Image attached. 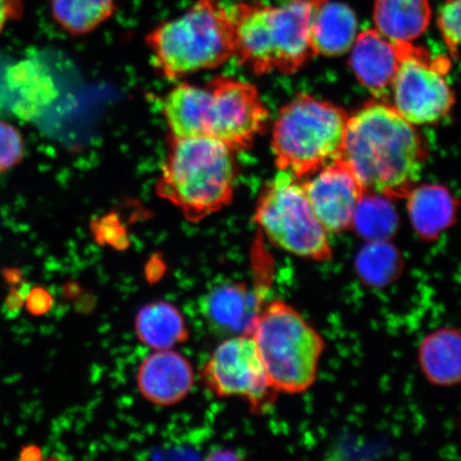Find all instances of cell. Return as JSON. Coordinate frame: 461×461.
I'll list each match as a JSON object with an SVG mask.
<instances>
[{
    "instance_id": "cell-7",
    "label": "cell",
    "mask_w": 461,
    "mask_h": 461,
    "mask_svg": "<svg viewBox=\"0 0 461 461\" xmlns=\"http://www.w3.org/2000/svg\"><path fill=\"white\" fill-rule=\"evenodd\" d=\"M255 219L274 245L293 256L314 262L333 257L330 233L311 209L303 184L290 172L280 171L264 189Z\"/></svg>"
},
{
    "instance_id": "cell-15",
    "label": "cell",
    "mask_w": 461,
    "mask_h": 461,
    "mask_svg": "<svg viewBox=\"0 0 461 461\" xmlns=\"http://www.w3.org/2000/svg\"><path fill=\"white\" fill-rule=\"evenodd\" d=\"M350 50V67L357 78L376 100L389 103L392 84L399 68L395 43L376 29H367L358 33Z\"/></svg>"
},
{
    "instance_id": "cell-28",
    "label": "cell",
    "mask_w": 461,
    "mask_h": 461,
    "mask_svg": "<svg viewBox=\"0 0 461 461\" xmlns=\"http://www.w3.org/2000/svg\"><path fill=\"white\" fill-rule=\"evenodd\" d=\"M24 14L23 0H0V34L10 23L20 20Z\"/></svg>"
},
{
    "instance_id": "cell-4",
    "label": "cell",
    "mask_w": 461,
    "mask_h": 461,
    "mask_svg": "<svg viewBox=\"0 0 461 461\" xmlns=\"http://www.w3.org/2000/svg\"><path fill=\"white\" fill-rule=\"evenodd\" d=\"M146 44L155 71L170 82L214 70L234 57L232 16L218 0H195L182 14L154 27Z\"/></svg>"
},
{
    "instance_id": "cell-9",
    "label": "cell",
    "mask_w": 461,
    "mask_h": 461,
    "mask_svg": "<svg viewBox=\"0 0 461 461\" xmlns=\"http://www.w3.org/2000/svg\"><path fill=\"white\" fill-rule=\"evenodd\" d=\"M201 378L215 396L239 397L256 413L267 411L278 395L269 384L250 334L227 338L218 345L202 368Z\"/></svg>"
},
{
    "instance_id": "cell-27",
    "label": "cell",
    "mask_w": 461,
    "mask_h": 461,
    "mask_svg": "<svg viewBox=\"0 0 461 461\" xmlns=\"http://www.w3.org/2000/svg\"><path fill=\"white\" fill-rule=\"evenodd\" d=\"M95 240L102 245H112L118 249H124L129 245L128 234L115 215L101 218L94 223Z\"/></svg>"
},
{
    "instance_id": "cell-8",
    "label": "cell",
    "mask_w": 461,
    "mask_h": 461,
    "mask_svg": "<svg viewBox=\"0 0 461 461\" xmlns=\"http://www.w3.org/2000/svg\"><path fill=\"white\" fill-rule=\"evenodd\" d=\"M395 45L399 68L392 84L391 105L413 125L437 122L454 105L446 77L451 62L446 57H432L412 42Z\"/></svg>"
},
{
    "instance_id": "cell-23",
    "label": "cell",
    "mask_w": 461,
    "mask_h": 461,
    "mask_svg": "<svg viewBox=\"0 0 461 461\" xmlns=\"http://www.w3.org/2000/svg\"><path fill=\"white\" fill-rule=\"evenodd\" d=\"M355 268L366 285L385 287L402 275L403 258L390 240L366 241L357 255Z\"/></svg>"
},
{
    "instance_id": "cell-5",
    "label": "cell",
    "mask_w": 461,
    "mask_h": 461,
    "mask_svg": "<svg viewBox=\"0 0 461 461\" xmlns=\"http://www.w3.org/2000/svg\"><path fill=\"white\" fill-rule=\"evenodd\" d=\"M249 334L276 393L302 394L313 387L326 341L292 304L282 299L264 303Z\"/></svg>"
},
{
    "instance_id": "cell-2",
    "label": "cell",
    "mask_w": 461,
    "mask_h": 461,
    "mask_svg": "<svg viewBox=\"0 0 461 461\" xmlns=\"http://www.w3.org/2000/svg\"><path fill=\"white\" fill-rule=\"evenodd\" d=\"M322 0H288L279 5L240 3L230 11L234 27V57L258 75L293 74L314 50L310 27Z\"/></svg>"
},
{
    "instance_id": "cell-29",
    "label": "cell",
    "mask_w": 461,
    "mask_h": 461,
    "mask_svg": "<svg viewBox=\"0 0 461 461\" xmlns=\"http://www.w3.org/2000/svg\"><path fill=\"white\" fill-rule=\"evenodd\" d=\"M53 303V298L50 294L42 290V288H36L29 294L27 299V307L32 314L40 315L48 312Z\"/></svg>"
},
{
    "instance_id": "cell-10",
    "label": "cell",
    "mask_w": 461,
    "mask_h": 461,
    "mask_svg": "<svg viewBox=\"0 0 461 461\" xmlns=\"http://www.w3.org/2000/svg\"><path fill=\"white\" fill-rule=\"evenodd\" d=\"M206 136L226 144L232 151L249 149L269 118L267 108L250 84L218 77L206 86Z\"/></svg>"
},
{
    "instance_id": "cell-6",
    "label": "cell",
    "mask_w": 461,
    "mask_h": 461,
    "mask_svg": "<svg viewBox=\"0 0 461 461\" xmlns=\"http://www.w3.org/2000/svg\"><path fill=\"white\" fill-rule=\"evenodd\" d=\"M348 119L341 107L298 95L281 109L274 126L278 169L301 180L341 158Z\"/></svg>"
},
{
    "instance_id": "cell-13",
    "label": "cell",
    "mask_w": 461,
    "mask_h": 461,
    "mask_svg": "<svg viewBox=\"0 0 461 461\" xmlns=\"http://www.w3.org/2000/svg\"><path fill=\"white\" fill-rule=\"evenodd\" d=\"M57 96L53 77L38 60L16 62L5 68L0 79V103L21 119L39 118Z\"/></svg>"
},
{
    "instance_id": "cell-20",
    "label": "cell",
    "mask_w": 461,
    "mask_h": 461,
    "mask_svg": "<svg viewBox=\"0 0 461 461\" xmlns=\"http://www.w3.org/2000/svg\"><path fill=\"white\" fill-rule=\"evenodd\" d=\"M429 0H375L376 31L392 43L412 42L428 31L431 21Z\"/></svg>"
},
{
    "instance_id": "cell-14",
    "label": "cell",
    "mask_w": 461,
    "mask_h": 461,
    "mask_svg": "<svg viewBox=\"0 0 461 461\" xmlns=\"http://www.w3.org/2000/svg\"><path fill=\"white\" fill-rule=\"evenodd\" d=\"M137 384L144 399L155 405H176L185 399L193 388V366L176 351L158 350L141 363Z\"/></svg>"
},
{
    "instance_id": "cell-19",
    "label": "cell",
    "mask_w": 461,
    "mask_h": 461,
    "mask_svg": "<svg viewBox=\"0 0 461 461\" xmlns=\"http://www.w3.org/2000/svg\"><path fill=\"white\" fill-rule=\"evenodd\" d=\"M209 91L206 86L177 84L161 104L170 138L206 136V109ZM207 137V136H206Z\"/></svg>"
},
{
    "instance_id": "cell-26",
    "label": "cell",
    "mask_w": 461,
    "mask_h": 461,
    "mask_svg": "<svg viewBox=\"0 0 461 461\" xmlns=\"http://www.w3.org/2000/svg\"><path fill=\"white\" fill-rule=\"evenodd\" d=\"M25 144L13 124L0 120V173L13 169L24 157Z\"/></svg>"
},
{
    "instance_id": "cell-18",
    "label": "cell",
    "mask_w": 461,
    "mask_h": 461,
    "mask_svg": "<svg viewBox=\"0 0 461 461\" xmlns=\"http://www.w3.org/2000/svg\"><path fill=\"white\" fill-rule=\"evenodd\" d=\"M406 199L409 219L420 240H436L452 227L456 217L457 203L446 187H414Z\"/></svg>"
},
{
    "instance_id": "cell-11",
    "label": "cell",
    "mask_w": 461,
    "mask_h": 461,
    "mask_svg": "<svg viewBox=\"0 0 461 461\" xmlns=\"http://www.w3.org/2000/svg\"><path fill=\"white\" fill-rule=\"evenodd\" d=\"M303 182L311 209L328 233L351 229L354 212L365 190L341 158L333 160Z\"/></svg>"
},
{
    "instance_id": "cell-25",
    "label": "cell",
    "mask_w": 461,
    "mask_h": 461,
    "mask_svg": "<svg viewBox=\"0 0 461 461\" xmlns=\"http://www.w3.org/2000/svg\"><path fill=\"white\" fill-rule=\"evenodd\" d=\"M461 0H446L438 14V28L453 59H458Z\"/></svg>"
},
{
    "instance_id": "cell-21",
    "label": "cell",
    "mask_w": 461,
    "mask_h": 461,
    "mask_svg": "<svg viewBox=\"0 0 461 461\" xmlns=\"http://www.w3.org/2000/svg\"><path fill=\"white\" fill-rule=\"evenodd\" d=\"M135 328L140 342L155 350L171 349L189 339L180 310L167 302L144 305L137 314Z\"/></svg>"
},
{
    "instance_id": "cell-1",
    "label": "cell",
    "mask_w": 461,
    "mask_h": 461,
    "mask_svg": "<svg viewBox=\"0 0 461 461\" xmlns=\"http://www.w3.org/2000/svg\"><path fill=\"white\" fill-rule=\"evenodd\" d=\"M428 149L412 123L389 103L374 101L349 117L341 159L365 193L391 200L416 187Z\"/></svg>"
},
{
    "instance_id": "cell-12",
    "label": "cell",
    "mask_w": 461,
    "mask_h": 461,
    "mask_svg": "<svg viewBox=\"0 0 461 461\" xmlns=\"http://www.w3.org/2000/svg\"><path fill=\"white\" fill-rule=\"evenodd\" d=\"M264 303L244 282H223L200 301V311L210 330L223 337L249 334Z\"/></svg>"
},
{
    "instance_id": "cell-22",
    "label": "cell",
    "mask_w": 461,
    "mask_h": 461,
    "mask_svg": "<svg viewBox=\"0 0 461 461\" xmlns=\"http://www.w3.org/2000/svg\"><path fill=\"white\" fill-rule=\"evenodd\" d=\"M117 0H50L57 25L73 37L86 36L112 19Z\"/></svg>"
},
{
    "instance_id": "cell-3",
    "label": "cell",
    "mask_w": 461,
    "mask_h": 461,
    "mask_svg": "<svg viewBox=\"0 0 461 461\" xmlns=\"http://www.w3.org/2000/svg\"><path fill=\"white\" fill-rule=\"evenodd\" d=\"M232 152L211 137H169L155 192L176 206L189 222L203 221L233 200Z\"/></svg>"
},
{
    "instance_id": "cell-16",
    "label": "cell",
    "mask_w": 461,
    "mask_h": 461,
    "mask_svg": "<svg viewBox=\"0 0 461 461\" xmlns=\"http://www.w3.org/2000/svg\"><path fill=\"white\" fill-rule=\"evenodd\" d=\"M358 20L349 5L322 0L311 21L310 39L315 55L341 56L353 48Z\"/></svg>"
},
{
    "instance_id": "cell-24",
    "label": "cell",
    "mask_w": 461,
    "mask_h": 461,
    "mask_svg": "<svg viewBox=\"0 0 461 461\" xmlns=\"http://www.w3.org/2000/svg\"><path fill=\"white\" fill-rule=\"evenodd\" d=\"M351 229L366 241L390 240L399 229V215L392 200L365 193L356 206Z\"/></svg>"
},
{
    "instance_id": "cell-17",
    "label": "cell",
    "mask_w": 461,
    "mask_h": 461,
    "mask_svg": "<svg viewBox=\"0 0 461 461\" xmlns=\"http://www.w3.org/2000/svg\"><path fill=\"white\" fill-rule=\"evenodd\" d=\"M420 370L431 384L453 387L461 378L460 333L454 328H440L425 336L418 349Z\"/></svg>"
}]
</instances>
